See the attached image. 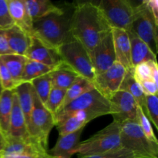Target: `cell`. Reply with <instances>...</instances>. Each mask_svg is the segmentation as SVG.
Segmentation results:
<instances>
[{"label":"cell","instance_id":"cell-43","mask_svg":"<svg viewBox=\"0 0 158 158\" xmlns=\"http://www.w3.org/2000/svg\"><path fill=\"white\" fill-rule=\"evenodd\" d=\"M3 92V89H2V84H1V82H0V97H1L2 94Z\"/></svg>","mask_w":158,"mask_h":158},{"label":"cell","instance_id":"cell-19","mask_svg":"<svg viewBox=\"0 0 158 158\" xmlns=\"http://www.w3.org/2000/svg\"><path fill=\"white\" fill-rule=\"evenodd\" d=\"M127 33L131 43V60L133 68L142 63L157 61V56L153 53L144 42L132 32H128Z\"/></svg>","mask_w":158,"mask_h":158},{"label":"cell","instance_id":"cell-21","mask_svg":"<svg viewBox=\"0 0 158 158\" xmlns=\"http://www.w3.org/2000/svg\"><path fill=\"white\" fill-rule=\"evenodd\" d=\"M25 6L32 23L49 14L60 12L63 10L49 0H25Z\"/></svg>","mask_w":158,"mask_h":158},{"label":"cell","instance_id":"cell-30","mask_svg":"<svg viewBox=\"0 0 158 158\" xmlns=\"http://www.w3.org/2000/svg\"><path fill=\"white\" fill-rule=\"evenodd\" d=\"M65 96H66L65 89H56V88H52L51 89L44 106L54 116V117L62 107Z\"/></svg>","mask_w":158,"mask_h":158},{"label":"cell","instance_id":"cell-35","mask_svg":"<svg viewBox=\"0 0 158 158\" xmlns=\"http://www.w3.org/2000/svg\"><path fill=\"white\" fill-rule=\"evenodd\" d=\"M132 73L135 80L138 83L145 80H152L151 78V69L148 63H142L137 64L133 68Z\"/></svg>","mask_w":158,"mask_h":158},{"label":"cell","instance_id":"cell-7","mask_svg":"<svg viewBox=\"0 0 158 158\" xmlns=\"http://www.w3.org/2000/svg\"><path fill=\"white\" fill-rule=\"evenodd\" d=\"M33 106L28 126L29 137L48 151V139L51 130L56 126L54 116L46 109L32 88Z\"/></svg>","mask_w":158,"mask_h":158},{"label":"cell","instance_id":"cell-29","mask_svg":"<svg viewBox=\"0 0 158 158\" xmlns=\"http://www.w3.org/2000/svg\"><path fill=\"white\" fill-rule=\"evenodd\" d=\"M30 83L36 95L38 96L39 99L41 100L43 104H45L48 97H49V93L52 88L50 73L46 74V75H43L36 79H34L30 82Z\"/></svg>","mask_w":158,"mask_h":158},{"label":"cell","instance_id":"cell-2","mask_svg":"<svg viewBox=\"0 0 158 158\" xmlns=\"http://www.w3.org/2000/svg\"><path fill=\"white\" fill-rule=\"evenodd\" d=\"M72 12L63 10L49 14L32 23V36H35L43 44L53 49L72 38L70 23Z\"/></svg>","mask_w":158,"mask_h":158},{"label":"cell","instance_id":"cell-32","mask_svg":"<svg viewBox=\"0 0 158 158\" xmlns=\"http://www.w3.org/2000/svg\"><path fill=\"white\" fill-rule=\"evenodd\" d=\"M147 116L158 129V97L156 96H146Z\"/></svg>","mask_w":158,"mask_h":158},{"label":"cell","instance_id":"cell-38","mask_svg":"<svg viewBox=\"0 0 158 158\" xmlns=\"http://www.w3.org/2000/svg\"><path fill=\"white\" fill-rule=\"evenodd\" d=\"M9 54L15 53L9 47L5 30H0V56Z\"/></svg>","mask_w":158,"mask_h":158},{"label":"cell","instance_id":"cell-24","mask_svg":"<svg viewBox=\"0 0 158 158\" xmlns=\"http://www.w3.org/2000/svg\"><path fill=\"white\" fill-rule=\"evenodd\" d=\"M15 92L18 97L19 103L26 120V126H29L32 106H33V99H32V86L30 83H22L15 88Z\"/></svg>","mask_w":158,"mask_h":158},{"label":"cell","instance_id":"cell-5","mask_svg":"<svg viewBox=\"0 0 158 158\" xmlns=\"http://www.w3.org/2000/svg\"><path fill=\"white\" fill-rule=\"evenodd\" d=\"M120 144L140 158H158V143L144 135L136 120H127L120 125Z\"/></svg>","mask_w":158,"mask_h":158},{"label":"cell","instance_id":"cell-16","mask_svg":"<svg viewBox=\"0 0 158 158\" xmlns=\"http://www.w3.org/2000/svg\"><path fill=\"white\" fill-rule=\"evenodd\" d=\"M83 131V128L65 136H59L56 143L48 151V154L52 158H71L80 143Z\"/></svg>","mask_w":158,"mask_h":158},{"label":"cell","instance_id":"cell-15","mask_svg":"<svg viewBox=\"0 0 158 158\" xmlns=\"http://www.w3.org/2000/svg\"><path fill=\"white\" fill-rule=\"evenodd\" d=\"M116 62L121 64L127 71H133L131 60V43L127 32L123 29H112Z\"/></svg>","mask_w":158,"mask_h":158},{"label":"cell","instance_id":"cell-37","mask_svg":"<svg viewBox=\"0 0 158 158\" xmlns=\"http://www.w3.org/2000/svg\"><path fill=\"white\" fill-rule=\"evenodd\" d=\"M146 96H156L158 94V84L154 80H148L139 83Z\"/></svg>","mask_w":158,"mask_h":158},{"label":"cell","instance_id":"cell-22","mask_svg":"<svg viewBox=\"0 0 158 158\" xmlns=\"http://www.w3.org/2000/svg\"><path fill=\"white\" fill-rule=\"evenodd\" d=\"M120 90H123L131 94L137 105L141 108L147 116V107H146V95L143 93V89L140 83L135 80L132 73V71H127L124 79L122 82L120 87ZM148 117V116H147Z\"/></svg>","mask_w":158,"mask_h":158},{"label":"cell","instance_id":"cell-39","mask_svg":"<svg viewBox=\"0 0 158 158\" xmlns=\"http://www.w3.org/2000/svg\"><path fill=\"white\" fill-rule=\"evenodd\" d=\"M0 158H51L48 154H8L0 153Z\"/></svg>","mask_w":158,"mask_h":158},{"label":"cell","instance_id":"cell-40","mask_svg":"<svg viewBox=\"0 0 158 158\" xmlns=\"http://www.w3.org/2000/svg\"><path fill=\"white\" fill-rule=\"evenodd\" d=\"M150 12L154 16L156 23H158V2L157 0H145L143 1Z\"/></svg>","mask_w":158,"mask_h":158},{"label":"cell","instance_id":"cell-1","mask_svg":"<svg viewBox=\"0 0 158 158\" xmlns=\"http://www.w3.org/2000/svg\"><path fill=\"white\" fill-rule=\"evenodd\" d=\"M111 29L97 4L86 2L77 5L73 9L71 35L86 48L89 56Z\"/></svg>","mask_w":158,"mask_h":158},{"label":"cell","instance_id":"cell-42","mask_svg":"<svg viewBox=\"0 0 158 158\" xmlns=\"http://www.w3.org/2000/svg\"><path fill=\"white\" fill-rule=\"evenodd\" d=\"M8 143L7 138L6 137V136L4 135L2 132L1 129H0V153L5 149V148L6 147Z\"/></svg>","mask_w":158,"mask_h":158},{"label":"cell","instance_id":"cell-34","mask_svg":"<svg viewBox=\"0 0 158 158\" xmlns=\"http://www.w3.org/2000/svg\"><path fill=\"white\" fill-rule=\"evenodd\" d=\"M15 25L9 12L6 0H0V30H7Z\"/></svg>","mask_w":158,"mask_h":158},{"label":"cell","instance_id":"cell-25","mask_svg":"<svg viewBox=\"0 0 158 158\" xmlns=\"http://www.w3.org/2000/svg\"><path fill=\"white\" fill-rule=\"evenodd\" d=\"M0 60L10 73L16 86H19L21 83L23 69L28 59L18 54H9L0 56Z\"/></svg>","mask_w":158,"mask_h":158},{"label":"cell","instance_id":"cell-9","mask_svg":"<svg viewBox=\"0 0 158 158\" xmlns=\"http://www.w3.org/2000/svg\"><path fill=\"white\" fill-rule=\"evenodd\" d=\"M98 7L103 12L111 29L130 32L131 29L134 6L127 0H102Z\"/></svg>","mask_w":158,"mask_h":158},{"label":"cell","instance_id":"cell-14","mask_svg":"<svg viewBox=\"0 0 158 158\" xmlns=\"http://www.w3.org/2000/svg\"><path fill=\"white\" fill-rule=\"evenodd\" d=\"M31 138L28 132L25 117L19 103L18 97L15 90H13L12 108L9 123V133L7 140H26Z\"/></svg>","mask_w":158,"mask_h":158},{"label":"cell","instance_id":"cell-17","mask_svg":"<svg viewBox=\"0 0 158 158\" xmlns=\"http://www.w3.org/2000/svg\"><path fill=\"white\" fill-rule=\"evenodd\" d=\"M97 117L100 115L90 111H77L56 125L59 136H65L83 129L89 121Z\"/></svg>","mask_w":158,"mask_h":158},{"label":"cell","instance_id":"cell-11","mask_svg":"<svg viewBox=\"0 0 158 158\" xmlns=\"http://www.w3.org/2000/svg\"><path fill=\"white\" fill-rule=\"evenodd\" d=\"M109 100L110 102V114L114 117V121L121 125L127 120H137L138 105L131 94L120 89Z\"/></svg>","mask_w":158,"mask_h":158},{"label":"cell","instance_id":"cell-36","mask_svg":"<svg viewBox=\"0 0 158 158\" xmlns=\"http://www.w3.org/2000/svg\"><path fill=\"white\" fill-rule=\"evenodd\" d=\"M0 82L3 90H14L17 87L10 73L0 60Z\"/></svg>","mask_w":158,"mask_h":158},{"label":"cell","instance_id":"cell-20","mask_svg":"<svg viewBox=\"0 0 158 158\" xmlns=\"http://www.w3.org/2000/svg\"><path fill=\"white\" fill-rule=\"evenodd\" d=\"M5 32L9 46L12 52L25 56L30 46L32 35L15 25L5 30Z\"/></svg>","mask_w":158,"mask_h":158},{"label":"cell","instance_id":"cell-28","mask_svg":"<svg viewBox=\"0 0 158 158\" xmlns=\"http://www.w3.org/2000/svg\"><path fill=\"white\" fill-rule=\"evenodd\" d=\"M94 88V86L92 82L86 80L83 77H80L78 80H77L73 84H72V86H69L66 90V96H65L63 103L60 109L64 107L68 103L73 101L74 100L80 97L85 93L93 89Z\"/></svg>","mask_w":158,"mask_h":158},{"label":"cell","instance_id":"cell-44","mask_svg":"<svg viewBox=\"0 0 158 158\" xmlns=\"http://www.w3.org/2000/svg\"><path fill=\"white\" fill-rule=\"evenodd\" d=\"M51 158H52V157H51Z\"/></svg>","mask_w":158,"mask_h":158},{"label":"cell","instance_id":"cell-4","mask_svg":"<svg viewBox=\"0 0 158 158\" xmlns=\"http://www.w3.org/2000/svg\"><path fill=\"white\" fill-rule=\"evenodd\" d=\"M121 148L120 124L113 121L103 130L83 142H80L74 151L80 157L93 156Z\"/></svg>","mask_w":158,"mask_h":158},{"label":"cell","instance_id":"cell-12","mask_svg":"<svg viewBox=\"0 0 158 158\" xmlns=\"http://www.w3.org/2000/svg\"><path fill=\"white\" fill-rule=\"evenodd\" d=\"M96 76L102 73L116 63L112 29L97 44L90 56Z\"/></svg>","mask_w":158,"mask_h":158},{"label":"cell","instance_id":"cell-8","mask_svg":"<svg viewBox=\"0 0 158 158\" xmlns=\"http://www.w3.org/2000/svg\"><path fill=\"white\" fill-rule=\"evenodd\" d=\"M157 26L154 16L142 2L140 5L134 6L131 29L130 32L134 33L144 42L153 53L157 54Z\"/></svg>","mask_w":158,"mask_h":158},{"label":"cell","instance_id":"cell-26","mask_svg":"<svg viewBox=\"0 0 158 158\" xmlns=\"http://www.w3.org/2000/svg\"><path fill=\"white\" fill-rule=\"evenodd\" d=\"M13 90H3L0 97V129L7 138L12 108Z\"/></svg>","mask_w":158,"mask_h":158},{"label":"cell","instance_id":"cell-31","mask_svg":"<svg viewBox=\"0 0 158 158\" xmlns=\"http://www.w3.org/2000/svg\"><path fill=\"white\" fill-rule=\"evenodd\" d=\"M136 121L140 125V128H141L142 131L144 134V135L152 142L158 143L157 138L155 136V134H154V131H153L151 121H150L148 117L146 116V114L142 110L141 108H140L139 106L137 108V120H136Z\"/></svg>","mask_w":158,"mask_h":158},{"label":"cell","instance_id":"cell-27","mask_svg":"<svg viewBox=\"0 0 158 158\" xmlns=\"http://www.w3.org/2000/svg\"><path fill=\"white\" fill-rule=\"evenodd\" d=\"M56 68V67H52V66H46V65L38 63V62L27 60L24 69H23L21 83H30L34 79H36L42 76L46 75V74L50 73Z\"/></svg>","mask_w":158,"mask_h":158},{"label":"cell","instance_id":"cell-18","mask_svg":"<svg viewBox=\"0 0 158 158\" xmlns=\"http://www.w3.org/2000/svg\"><path fill=\"white\" fill-rule=\"evenodd\" d=\"M11 18L15 26L29 35L32 34V20L25 6V0H6Z\"/></svg>","mask_w":158,"mask_h":158},{"label":"cell","instance_id":"cell-41","mask_svg":"<svg viewBox=\"0 0 158 158\" xmlns=\"http://www.w3.org/2000/svg\"><path fill=\"white\" fill-rule=\"evenodd\" d=\"M150 67L151 69V78L158 84V66L157 61H148Z\"/></svg>","mask_w":158,"mask_h":158},{"label":"cell","instance_id":"cell-10","mask_svg":"<svg viewBox=\"0 0 158 158\" xmlns=\"http://www.w3.org/2000/svg\"><path fill=\"white\" fill-rule=\"evenodd\" d=\"M126 73L127 69L116 62L106 71L96 76L93 84L100 94L109 100L115 93L120 90Z\"/></svg>","mask_w":158,"mask_h":158},{"label":"cell","instance_id":"cell-6","mask_svg":"<svg viewBox=\"0 0 158 158\" xmlns=\"http://www.w3.org/2000/svg\"><path fill=\"white\" fill-rule=\"evenodd\" d=\"M90 111L100 117L110 114V102L95 88L85 93L60 109L55 116L56 126L77 111Z\"/></svg>","mask_w":158,"mask_h":158},{"label":"cell","instance_id":"cell-33","mask_svg":"<svg viewBox=\"0 0 158 158\" xmlns=\"http://www.w3.org/2000/svg\"><path fill=\"white\" fill-rule=\"evenodd\" d=\"M79 158H140L137 154H134L129 150L124 148H120L117 150L108 151L103 154H97L93 156H85V157H80Z\"/></svg>","mask_w":158,"mask_h":158},{"label":"cell","instance_id":"cell-23","mask_svg":"<svg viewBox=\"0 0 158 158\" xmlns=\"http://www.w3.org/2000/svg\"><path fill=\"white\" fill-rule=\"evenodd\" d=\"M50 75L52 88L65 90L72 86L80 77L62 63L50 73Z\"/></svg>","mask_w":158,"mask_h":158},{"label":"cell","instance_id":"cell-13","mask_svg":"<svg viewBox=\"0 0 158 158\" xmlns=\"http://www.w3.org/2000/svg\"><path fill=\"white\" fill-rule=\"evenodd\" d=\"M25 56L29 60L38 62L52 67H57L61 64L57 49L48 47L35 36L31 38L30 46Z\"/></svg>","mask_w":158,"mask_h":158},{"label":"cell","instance_id":"cell-3","mask_svg":"<svg viewBox=\"0 0 158 158\" xmlns=\"http://www.w3.org/2000/svg\"><path fill=\"white\" fill-rule=\"evenodd\" d=\"M61 63L69 69L90 82L96 77L95 69L90 56L79 41L72 38L57 49Z\"/></svg>","mask_w":158,"mask_h":158}]
</instances>
